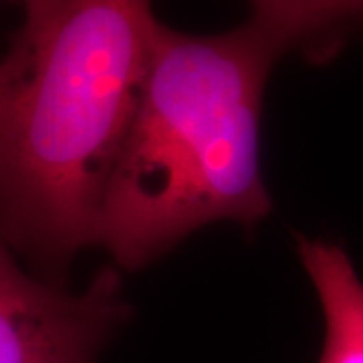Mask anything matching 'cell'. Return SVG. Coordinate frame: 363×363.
<instances>
[{
    "label": "cell",
    "mask_w": 363,
    "mask_h": 363,
    "mask_svg": "<svg viewBox=\"0 0 363 363\" xmlns=\"http://www.w3.org/2000/svg\"><path fill=\"white\" fill-rule=\"evenodd\" d=\"M363 26V2H255L220 35L162 25L117 160L97 245L142 269L212 222L271 212L260 176L262 95L286 52L331 55Z\"/></svg>",
    "instance_id": "cell-1"
},
{
    "label": "cell",
    "mask_w": 363,
    "mask_h": 363,
    "mask_svg": "<svg viewBox=\"0 0 363 363\" xmlns=\"http://www.w3.org/2000/svg\"><path fill=\"white\" fill-rule=\"evenodd\" d=\"M160 28L147 2H25L0 61V236L35 274L97 245Z\"/></svg>",
    "instance_id": "cell-2"
},
{
    "label": "cell",
    "mask_w": 363,
    "mask_h": 363,
    "mask_svg": "<svg viewBox=\"0 0 363 363\" xmlns=\"http://www.w3.org/2000/svg\"><path fill=\"white\" fill-rule=\"evenodd\" d=\"M128 315L116 269L69 293L23 267L0 236V363H95Z\"/></svg>",
    "instance_id": "cell-3"
},
{
    "label": "cell",
    "mask_w": 363,
    "mask_h": 363,
    "mask_svg": "<svg viewBox=\"0 0 363 363\" xmlns=\"http://www.w3.org/2000/svg\"><path fill=\"white\" fill-rule=\"evenodd\" d=\"M297 250L323 311L317 363H363V281L353 262L343 248L323 240L298 236Z\"/></svg>",
    "instance_id": "cell-4"
}]
</instances>
